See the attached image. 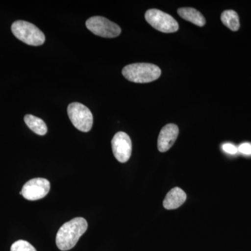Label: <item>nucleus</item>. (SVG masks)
I'll return each mask as SVG.
<instances>
[{"mask_svg":"<svg viewBox=\"0 0 251 251\" xmlns=\"http://www.w3.org/2000/svg\"><path fill=\"white\" fill-rule=\"evenodd\" d=\"M87 227V221L82 217L75 218L63 225L56 236V244L59 250L69 251L75 247Z\"/></svg>","mask_w":251,"mask_h":251,"instance_id":"nucleus-1","label":"nucleus"},{"mask_svg":"<svg viewBox=\"0 0 251 251\" xmlns=\"http://www.w3.org/2000/svg\"><path fill=\"white\" fill-rule=\"evenodd\" d=\"M125 78L135 83H148L161 76L160 68L149 63H135L126 66L122 70Z\"/></svg>","mask_w":251,"mask_h":251,"instance_id":"nucleus-2","label":"nucleus"},{"mask_svg":"<svg viewBox=\"0 0 251 251\" xmlns=\"http://www.w3.org/2000/svg\"><path fill=\"white\" fill-rule=\"evenodd\" d=\"M11 31L18 39L27 45L41 46L46 41L44 33L34 24L27 21H16L11 25Z\"/></svg>","mask_w":251,"mask_h":251,"instance_id":"nucleus-3","label":"nucleus"},{"mask_svg":"<svg viewBox=\"0 0 251 251\" xmlns=\"http://www.w3.org/2000/svg\"><path fill=\"white\" fill-rule=\"evenodd\" d=\"M68 115L74 126L82 132H89L93 126V115L90 109L83 104L70 103L68 106Z\"/></svg>","mask_w":251,"mask_h":251,"instance_id":"nucleus-4","label":"nucleus"},{"mask_svg":"<svg viewBox=\"0 0 251 251\" xmlns=\"http://www.w3.org/2000/svg\"><path fill=\"white\" fill-rule=\"evenodd\" d=\"M147 22L157 30L163 33L176 32L179 24L171 15L158 9H150L145 13Z\"/></svg>","mask_w":251,"mask_h":251,"instance_id":"nucleus-5","label":"nucleus"},{"mask_svg":"<svg viewBox=\"0 0 251 251\" xmlns=\"http://www.w3.org/2000/svg\"><path fill=\"white\" fill-rule=\"evenodd\" d=\"M86 27L95 35L103 38H115L122 32L118 25L101 16H94L86 21Z\"/></svg>","mask_w":251,"mask_h":251,"instance_id":"nucleus-6","label":"nucleus"},{"mask_svg":"<svg viewBox=\"0 0 251 251\" xmlns=\"http://www.w3.org/2000/svg\"><path fill=\"white\" fill-rule=\"evenodd\" d=\"M50 190V184L49 180L44 178H34L23 186L20 193L27 201H34L46 197Z\"/></svg>","mask_w":251,"mask_h":251,"instance_id":"nucleus-7","label":"nucleus"},{"mask_svg":"<svg viewBox=\"0 0 251 251\" xmlns=\"http://www.w3.org/2000/svg\"><path fill=\"white\" fill-rule=\"evenodd\" d=\"M112 149L114 156L120 163L129 160L132 153V143L130 137L125 132H118L112 140Z\"/></svg>","mask_w":251,"mask_h":251,"instance_id":"nucleus-8","label":"nucleus"},{"mask_svg":"<svg viewBox=\"0 0 251 251\" xmlns=\"http://www.w3.org/2000/svg\"><path fill=\"white\" fill-rule=\"evenodd\" d=\"M179 135V128L176 125L169 124L162 128L158 139V149L166 152L173 146Z\"/></svg>","mask_w":251,"mask_h":251,"instance_id":"nucleus-9","label":"nucleus"},{"mask_svg":"<svg viewBox=\"0 0 251 251\" xmlns=\"http://www.w3.org/2000/svg\"><path fill=\"white\" fill-rule=\"evenodd\" d=\"M186 200V193L179 187L173 188L166 195L163 201V206L166 209H175L184 204Z\"/></svg>","mask_w":251,"mask_h":251,"instance_id":"nucleus-10","label":"nucleus"},{"mask_svg":"<svg viewBox=\"0 0 251 251\" xmlns=\"http://www.w3.org/2000/svg\"><path fill=\"white\" fill-rule=\"evenodd\" d=\"M177 13L183 19L189 21L199 27H203L205 25V18L201 12L193 8H180L178 9Z\"/></svg>","mask_w":251,"mask_h":251,"instance_id":"nucleus-11","label":"nucleus"},{"mask_svg":"<svg viewBox=\"0 0 251 251\" xmlns=\"http://www.w3.org/2000/svg\"><path fill=\"white\" fill-rule=\"evenodd\" d=\"M24 120L29 129L32 130L36 134L44 135L47 133V126L45 122L39 117L32 115H26L24 117Z\"/></svg>","mask_w":251,"mask_h":251,"instance_id":"nucleus-12","label":"nucleus"},{"mask_svg":"<svg viewBox=\"0 0 251 251\" xmlns=\"http://www.w3.org/2000/svg\"><path fill=\"white\" fill-rule=\"evenodd\" d=\"M221 21L231 30L236 31L240 27L239 16L233 10H226L221 14Z\"/></svg>","mask_w":251,"mask_h":251,"instance_id":"nucleus-13","label":"nucleus"},{"mask_svg":"<svg viewBox=\"0 0 251 251\" xmlns=\"http://www.w3.org/2000/svg\"><path fill=\"white\" fill-rule=\"evenodd\" d=\"M11 251H36L35 248L25 240H18L11 246Z\"/></svg>","mask_w":251,"mask_h":251,"instance_id":"nucleus-14","label":"nucleus"},{"mask_svg":"<svg viewBox=\"0 0 251 251\" xmlns=\"http://www.w3.org/2000/svg\"><path fill=\"white\" fill-rule=\"evenodd\" d=\"M222 149L225 152L229 153V154H236L238 152L237 147L231 143L224 144L222 146Z\"/></svg>","mask_w":251,"mask_h":251,"instance_id":"nucleus-15","label":"nucleus"},{"mask_svg":"<svg viewBox=\"0 0 251 251\" xmlns=\"http://www.w3.org/2000/svg\"><path fill=\"white\" fill-rule=\"evenodd\" d=\"M238 151L244 155H251V144L249 143H242L238 148Z\"/></svg>","mask_w":251,"mask_h":251,"instance_id":"nucleus-16","label":"nucleus"}]
</instances>
